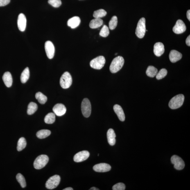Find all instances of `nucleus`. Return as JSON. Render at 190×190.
<instances>
[{
    "instance_id": "nucleus-27",
    "label": "nucleus",
    "mask_w": 190,
    "mask_h": 190,
    "mask_svg": "<svg viewBox=\"0 0 190 190\" xmlns=\"http://www.w3.org/2000/svg\"><path fill=\"white\" fill-rule=\"evenodd\" d=\"M45 122L48 124H52L55 121V114L53 113H50L46 116L44 118Z\"/></svg>"
},
{
    "instance_id": "nucleus-37",
    "label": "nucleus",
    "mask_w": 190,
    "mask_h": 190,
    "mask_svg": "<svg viewBox=\"0 0 190 190\" xmlns=\"http://www.w3.org/2000/svg\"><path fill=\"white\" fill-rule=\"evenodd\" d=\"M10 0H0V6H4L9 4Z\"/></svg>"
},
{
    "instance_id": "nucleus-3",
    "label": "nucleus",
    "mask_w": 190,
    "mask_h": 190,
    "mask_svg": "<svg viewBox=\"0 0 190 190\" xmlns=\"http://www.w3.org/2000/svg\"><path fill=\"white\" fill-rule=\"evenodd\" d=\"M146 19L142 18L138 22L136 30V34L140 39L144 37L146 33Z\"/></svg>"
},
{
    "instance_id": "nucleus-33",
    "label": "nucleus",
    "mask_w": 190,
    "mask_h": 190,
    "mask_svg": "<svg viewBox=\"0 0 190 190\" xmlns=\"http://www.w3.org/2000/svg\"><path fill=\"white\" fill-rule=\"evenodd\" d=\"M109 34H110V31H109V28L106 25H104L100 30V35L104 37H106L108 36Z\"/></svg>"
},
{
    "instance_id": "nucleus-21",
    "label": "nucleus",
    "mask_w": 190,
    "mask_h": 190,
    "mask_svg": "<svg viewBox=\"0 0 190 190\" xmlns=\"http://www.w3.org/2000/svg\"><path fill=\"white\" fill-rule=\"evenodd\" d=\"M3 80L6 87H10L11 86L12 84V78L10 73L8 71L5 73L3 76Z\"/></svg>"
},
{
    "instance_id": "nucleus-41",
    "label": "nucleus",
    "mask_w": 190,
    "mask_h": 190,
    "mask_svg": "<svg viewBox=\"0 0 190 190\" xmlns=\"http://www.w3.org/2000/svg\"><path fill=\"white\" fill-rule=\"evenodd\" d=\"M90 190H99V189L97 188H96L95 187H93L91 188V189H89Z\"/></svg>"
},
{
    "instance_id": "nucleus-2",
    "label": "nucleus",
    "mask_w": 190,
    "mask_h": 190,
    "mask_svg": "<svg viewBox=\"0 0 190 190\" xmlns=\"http://www.w3.org/2000/svg\"><path fill=\"white\" fill-rule=\"evenodd\" d=\"M184 100V95L180 94L176 95L170 100L169 106L172 109H176L182 106L183 104Z\"/></svg>"
},
{
    "instance_id": "nucleus-39",
    "label": "nucleus",
    "mask_w": 190,
    "mask_h": 190,
    "mask_svg": "<svg viewBox=\"0 0 190 190\" xmlns=\"http://www.w3.org/2000/svg\"><path fill=\"white\" fill-rule=\"evenodd\" d=\"M187 17L188 19L190 21V10H188L187 12Z\"/></svg>"
},
{
    "instance_id": "nucleus-10",
    "label": "nucleus",
    "mask_w": 190,
    "mask_h": 190,
    "mask_svg": "<svg viewBox=\"0 0 190 190\" xmlns=\"http://www.w3.org/2000/svg\"><path fill=\"white\" fill-rule=\"evenodd\" d=\"M45 49L48 58L52 59L54 56L55 49L53 43L51 41H46L45 44Z\"/></svg>"
},
{
    "instance_id": "nucleus-9",
    "label": "nucleus",
    "mask_w": 190,
    "mask_h": 190,
    "mask_svg": "<svg viewBox=\"0 0 190 190\" xmlns=\"http://www.w3.org/2000/svg\"><path fill=\"white\" fill-rule=\"evenodd\" d=\"M171 162L174 165L175 169L181 170L184 169L185 166V163L183 159L177 155H173L171 158Z\"/></svg>"
},
{
    "instance_id": "nucleus-38",
    "label": "nucleus",
    "mask_w": 190,
    "mask_h": 190,
    "mask_svg": "<svg viewBox=\"0 0 190 190\" xmlns=\"http://www.w3.org/2000/svg\"><path fill=\"white\" fill-rule=\"evenodd\" d=\"M186 43L188 46H190V36L189 35L186 39Z\"/></svg>"
},
{
    "instance_id": "nucleus-35",
    "label": "nucleus",
    "mask_w": 190,
    "mask_h": 190,
    "mask_svg": "<svg viewBox=\"0 0 190 190\" xmlns=\"http://www.w3.org/2000/svg\"><path fill=\"white\" fill-rule=\"evenodd\" d=\"M48 2L54 8H58L62 4L61 0H48Z\"/></svg>"
},
{
    "instance_id": "nucleus-12",
    "label": "nucleus",
    "mask_w": 190,
    "mask_h": 190,
    "mask_svg": "<svg viewBox=\"0 0 190 190\" xmlns=\"http://www.w3.org/2000/svg\"><path fill=\"white\" fill-rule=\"evenodd\" d=\"M89 155V152L86 150L79 152L75 155L74 160L76 162H83L88 158Z\"/></svg>"
},
{
    "instance_id": "nucleus-1",
    "label": "nucleus",
    "mask_w": 190,
    "mask_h": 190,
    "mask_svg": "<svg viewBox=\"0 0 190 190\" xmlns=\"http://www.w3.org/2000/svg\"><path fill=\"white\" fill-rule=\"evenodd\" d=\"M124 63V60L123 57L118 56L114 59L111 64L110 69L113 73L117 72L122 68Z\"/></svg>"
},
{
    "instance_id": "nucleus-16",
    "label": "nucleus",
    "mask_w": 190,
    "mask_h": 190,
    "mask_svg": "<svg viewBox=\"0 0 190 190\" xmlns=\"http://www.w3.org/2000/svg\"><path fill=\"white\" fill-rule=\"evenodd\" d=\"M154 54L158 57L160 56L164 52V44L161 42H157L154 45Z\"/></svg>"
},
{
    "instance_id": "nucleus-15",
    "label": "nucleus",
    "mask_w": 190,
    "mask_h": 190,
    "mask_svg": "<svg viewBox=\"0 0 190 190\" xmlns=\"http://www.w3.org/2000/svg\"><path fill=\"white\" fill-rule=\"evenodd\" d=\"M54 114L58 116H61L65 114L66 108L65 106L62 104H57L53 109Z\"/></svg>"
},
{
    "instance_id": "nucleus-5",
    "label": "nucleus",
    "mask_w": 190,
    "mask_h": 190,
    "mask_svg": "<svg viewBox=\"0 0 190 190\" xmlns=\"http://www.w3.org/2000/svg\"><path fill=\"white\" fill-rule=\"evenodd\" d=\"M72 83V79L69 72L64 73L61 77L60 85L63 89H67L71 86Z\"/></svg>"
},
{
    "instance_id": "nucleus-8",
    "label": "nucleus",
    "mask_w": 190,
    "mask_h": 190,
    "mask_svg": "<svg viewBox=\"0 0 190 190\" xmlns=\"http://www.w3.org/2000/svg\"><path fill=\"white\" fill-rule=\"evenodd\" d=\"M81 111L83 116L86 118L90 116L91 112V105L90 101L87 98H85L81 104Z\"/></svg>"
},
{
    "instance_id": "nucleus-28",
    "label": "nucleus",
    "mask_w": 190,
    "mask_h": 190,
    "mask_svg": "<svg viewBox=\"0 0 190 190\" xmlns=\"http://www.w3.org/2000/svg\"><path fill=\"white\" fill-rule=\"evenodd\" d=\"M38 109V106L36 103L31 102L28 106L27 114L28 115L33 114Z\"/></svg>"
},
{
    "instance_id": "nucleus-40",
    "label": "nucleus",
    "mask_w": 190,
    "mask_h": 190,
    "mask_svg": "<svg viewBox=\"0 0 190 190\" xmlns=\"http://www.w3.org/2000/svg\"><path fill=\"white\" fill-rule=\"evenodd\" d=\"M73 188L71 187H68L66 188V189H64L63 190H73Z\"/></svg>"
},
{
    "instance_id": "nucleus-11",
    "label": "nucleus",
    "mask_w": 190,
    "mask_h": 190,
    "mask_svg": "<svg viewBox=\"0 0 190 190\" xmlns=\"http://www.w3.org/2000/svg\"><path fill=\"white\" fill-rule=\"evenodd\" d=\"M186 30L185 24L181 20L179 19L173 28V31L175 34H181L184 33Z\"/></svg>"
},
{
    "instance_id": "nucleus-19",
    "label": "nucleus",
    "mask_w": 190,
    "mask_h": 190,
    "mask_svg": "<svg viewBox=\"0 0 190 190\" xmlns=\"http://www.w3.org/2000/svg\"><path fill=\"white\" fill-rule=\"evenodd\" d=\"M107 138L108 143L111 146H113L116 143V135L114 131L112 129H110L107 132Z\"/></svg>"
},
{
    "instance_id": "nucleus-18",
    "label": "nucleus",
    "mask_w": 190,
    "mask_h": 190,
    "mask_svg": "<svg viewBox=\"0 0 190 190\" xmlns=\"http://www.w3.org/2000/svg\"><path fill=\"white\" fill-rule=\"evenodd\" d=\"M114 109L120 121H123L125 120V115L122 107L120 105L116 104L114 106Z\"/></svg>"
},
{
    "instance_id": "nucleus-7",
    "label": "nucleus",
    "mask_w": 190,
    "mask_h": 190,
    "mask_svg": "<svg viewBox=\"0 0 190 190\" xmlns=\"http://www.w3.org/2000/svg\"><path fill=\"white\" fill-rule=\"evenodd\" d=\"M60 177L58 175H55L48 179L46 184V187L49 189H53L56 188L60 184Z\"/></svg>"
},
{
    "instance_id": "nucleus-17",
    "label": "nucleus",
    "mask_w": 190,
    "mask_h": 190,
    "mask_svg": "<svg viewBox=\"0 0 190 190\" xmlns=\"http://www.w3.org/2000/svg\"><path fill=\"white\" fill-rule=\"evenodd\" d=\"M182 56L181 53L176 51L172 50L169 54V58L170 61L172 63H175L181 59Z\"/></svg>"
},
{
    "instance_id": "nucleus-20",
    "label": "nucleus",
    "mask_w": 190,
    "mask_h": 190,
    "mask_svg": "<svg viewBox=\"0 0 190 190\" xmlns=\"http://www.w3.org/2000/svg\"><path fill=\"white\" fill-rule=\"evenodd\" d=\"M81 20L78 16H74L69 19L68 21V26L70 27L71 28L75 29L77 27L80 25Z\"/></svg>"
},
{
    "instance_id": "nucleus-26",
    "label": "nucleus",
    "mask_w": 190,
    "mask_h": 190,
    "mask_svg": "<svg viewBox=\"0 0 190 190\" xmlns=\"http://www.w3.org/2000/svg\"><path fill=\"white\" fill-rule=\"evenodd\" d=\"M51 134V131L48 130L39 131L36 134L37 137L39 139H44L48 137Z\"/></svg>"
},
{
    "instance_id": "nucleus-32",
    "label": "nucleus",
    "mask_w": 190,
    "mask_h": 190,
    "mask_svg": "<svg viewBox=\"0 0 190 190\" xmlns=\"http://www.w3.org/2000/svg\"><path fill=\"white\" fill-rule=\"evenodd\" d=\"M16 179L18 182L23 188H24L26 187V180L24 176L21 174L19 173L17 174L16 176Z\"/></svg>"
},
{
    "instance_id": "nucleus-29",
    "label": "nucleus",
    "mask_w": 190,
    "mask_h": 190,
    "mask_svg": "<svg viewBox=\"0 0 190 190\" xmlns=\"http://www.w3.org/2000/svg\"><path fill=\"white\" fill-rule=\"evenodd\" d=\"M26 139L24 137H21L19 139L17 143V150L20 151L26 148Z\"/></svg>"
},
{
    "instance_id": "nucleus-6",
    "label": "nucleus",
    "mask_w": 190,
    "mask_h": 190,
    "mask_svg": "<svg viewBox=\"0 0 190 190\" xmlns=\"http://www.w3.org/2000/svg\"><path fill=\"white\" fill-rule=\"evenodd\" d=\"M106 60L104 57L100 56L96 57L91 61V67L96 69H100L104 67L105 64Z\"/></svg>"
},
{
    "instance_id": "nucleus-34",
    "label": "nucleus",
    "mask_w": 190,
    "mask_h": 190,
    "mask_svg": "<svg viewBox=\"0 0 190 190\" xmlns=\"http://www.w3.org/2000/svg\"><path fill=\"white\" fill-rule=\"evenodd\" d=\"M167 73V71L166 69H161L156 75V78L158 80L164 78L166 76Z\"/></svg>"
},
{
    "instance_id": "nucleus-14",
    "label": "nucleus",
    "mask_w": 190,
    "mask_h": 190,
    "mask_svg": "<svg viewBox=\"0 0 190 190\" xmlns=\"http://www.w3.org/2000/svg\"><path fill=\"white\" fill-rule=\"evenodd\" d=\"M93 169L95 171L100 173L108 172L110 171L111 167L110 165L106 163H101L95 165Z\"/></svg>"
},
{
    "instance_id": "nucleus-24",
    "label": "nucleus",
    "mask_w": 190,
    "mask_h": 190,
    "mask_svg": "<svg viewBox=\"0 0 190 190\" xmlns=\"http://www.w3.org/2000/svg\"><path fill=\"white\" fill-rule=\"evenodd\" d=\"M158 70L153 66H149L146 71V74L148 76L153 78L157 75Z\"/></svg>"
},
{
    "instance_id": "nucleus-4",
    "label": "nucleus",
    "mask_w": 190,
    "mask_h": 190,
    "mask_svg": "<svg viewBox=\"0 0 190 190\" xmlns=\"http://www.w3.org/2000/svg\"><path fill=\"white\" fill-rule=\"evenodd\" d=\"M49 161L47 155H42L39 156L35 159L34 163V167L36 169H40L44 167Z\"/></svg>"
},
{
    "instance_id": "nucleus-30",
    "label": "nucleus",
    "mask_w": 190,
    "mask_h": 190,
    "mask_svg": "<svg viewBox=\"0 0 190 190\" xmlns=\"http://www.w3.org/2000/svg\"><path fill=\"white\" fill-rule=\"evenodd\" d=\"M107 12L103 9L97 10L94 12L93 16L95 18L100 19L107 15Z\"/></svg>"
},
{
    "instance_id": "nucleus-31",
    "label": "nucleus",
    "mask_w": 190,
    "mask_h": 190,
    "mask_svg": "<svg viewBox=\"0 0 190 190\" xmlns=\"http://www.w3.org/2000/svg\"><path fill=\"white\" fill-rule=\"evenodd\" d=\"M118 24V19L116 16H114L109 23V28L110 30H113L115 29Z\"/></svg>"
},
{
    "instance_id": "nucleus-36",
    "label": "nucleus",
    "mask_w": 190,
    "mask_h": 190,
    "mask_svg": "<svg viewBox=\"0 0 190 190\" xmlns=\"http://www.w3.org/2000/svg\"><path fill=\"white\" fill-rule=\"evenodd\" d=\"M125 189V186L122 183H119L113 186L112 189L113 190H124Z\"/></svg>"
},
{
    "instance_id": "nucleus-13",
    "label": "nucleus",
    "mask_w": 190,
    "mask_h": 190,
    "mask_svg": "<svg viewBox=\"0 0 190 190\" xmlns=\"http://www.w3.org/2000/svg\"><path fill=\"white\" fill-rule=\"evenodd\" d=\"M17 25L20 31H24L26 26V19L24 14L21 13L19 16L17 20Z\"/></svg>"
},
{
    "instance_id": "nucleus-23",
    "label": "nucleus",
    "mask_w": 190,
    "mask_h": 190,
    "mask_svg": "<svg viewBox=\"0 0 190 190\" xmlns=\"http://www.w3.org/2000/svg\"><path fill=\"white\" fill-rule=\"evenodd\" d=\"M30 77V71L28 67H26L23 71L21 75V80L22 83H26Z\"/></svg>"
},
{
    "instance_id": "nucleus-25",
    "label": "nucleus",
    "mask_w": 190,
    "mask_h": 190,
    "mask_svg": "<svg viewBox=\"0 0 190 190\" xmlns=\"http://www.w3.org/2000/svg\"><path fill=\"white\" fill-rule=\"evenodd\" d=\"M35 98L41 104H44L47 100V97L41 92H37L36 94Z\"/></svg>"
},
{
    "instance_id": "nucleus-22",
    "label": "nucleus",
    "mask_w": 190,
    "mask_h": 190,
    "mask_svg": "<svg viewBox=\"0 0 190 190\" xmlns=\"http://www.w3.org/2000/svg\"><path fill=\"white\" fill-rule=\"evenodd\" d=\"M103 24V21L101 19L95 18L91 20L89 26L91 28L96 29L100 27Z\"/></svg>"
}]
</instances>
